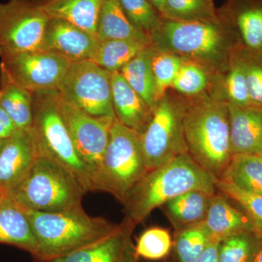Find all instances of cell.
<instances>
[{
  "mask_svg": "<svg viewBox=\"0 0 262 262\" xmlns=\"http://www.w3.org/2000/svg\"><path fill=\"white\" fill-rule=\"evenodd\" d=\"M216 179L198 165L187 153L148 170L127 193L124 206L125 220L134 225L176 196L193 190L215 193Z\"/></svg>",
  "mask_w": 262,
  "mask_h": 262,
  "instance_id": "obj_1",
  "label": "cell"
},
{
  "mask_svg": "<svg viewBox=\"0 0 262 262\" xmlns=\"http://www.w3.org/2000/svg\"><path fill=\"white\" fill-rule=\"evenodd\" d=\"M183 126L188 155L221 180L233 156L227 101L206 97L186 104Z\"/></svg>",
  "mask_w": 262,
  "mask_h": 262,
  "instance_id": "obj_2",
  "label": "cell"
},
{
  "mask_svg": "<svg viewBox=\"0 0 262 262\" xmlns=\"http://www.w3.org/2000/svg\"><path fill=\"white\" fill-rule=\"evenodd\" d=\"M30 222L37 244L34 259L62 257L104 239L119 224L102 217H93L82 206L58 213L24 209Z\"/></svg>",
  "mask_w": 262,
  "mask_h": 262,
  "instance_id": "obj_3",
  "label": "cell"
},
{
  "mask_svg": "<svg viewBox=\"0 0 262 262\" xmlns=\"http://www.w3.org/2000/svg\"><path fill=\"white\" fill-rule=\"evenodd\" d=\"M87 192L70 169L39 149L28 174L7 196L23 209L58 213L82 206Z\"/></svg>",
  "mask_w": 262,
  "mask_h": 262,
  "instance_id": "obj_4",
  "label": "cell"
},
{
  "mask_svg": "<svg viewBox=\"0 0 262 262\" xmlns=\"http://www.w3.org/2000/svg\"><path fill=\"white\" fill-rule=\"evenodd\" d=\"M148 170L140 136L115 118L102 159L93 173L91 192L110 193L122 204Z\"/></svg>",
  "mask_w": 262,
  "mask_h": 262,
  "instance_id": "obj_5",
  "label": "cell"
},
{
  "mask_svg": "<svg viewBox=\"0 0 262 262\" xmlns=\"http://www.w3.org/2000/svg\"><path fill=\"white\" fill-rule=\"evenodd\" d=\"M57 90L32 93V129L38 147L70 169L85 190L91 192L93 170L80 158L58 106Z\"/></svg>",
  "mask_w": 262,
  "mask_h": 262,
  "instance_id": "obj_6",
  "label": "cell"
},
{
  "mask_svg": "<svg viewBox=\"0 0 262 262\" xmlns=\"http://www.w3.org/2000/svg\"><path fill=\"white\" fill-rule=\"evenodd\" d=\"M57 91L63 101L89 115L115 118L112 72L91 60L71 63Z\"/></svg>",
  "mask_w": 262,
  "mask_h": 262,
  "instance_id": "obj_7",
  "label": "cell"
},
{
  "mask_svg": "<svg viewBox=\"0 0 262 262\" xmlns=\"http://www.w3.org/2000/svg\"><path fill=\"white\" fill-rule=\"evenodd\" d=\"M185 106L165 97L157 104L149 125L140 136L149 170L187 153L183 126Z\"/></svg>",
  "mask_w": 262,
  "mask_h": 262,
  "instance_id": "obj_8",
  "label": "cell"
},
{
  "mask_svg": "<svg viewBox=\"0 0 262 262\" xmlns=\"http://www.w3.org/2000/svg\"><path fill=\"white\" fill-rule=\"evenodd\" d=\"M49 20L34 0L0 3V56L39 50Z\"/></svg>",
  "mask_w": 262,
  "mask_h": 262,
  "instance_id": "obj_9",
  "label": "cell"
},
{
  "mask_svg": "<svg viewBox=\"0 0 262 262\" xmlns=\"http://www.w3.org/2000/svg\"><path fill=\"white\" fill-rule=\"evenodd\" d=\"M152 39H159L176 53L202 60L214 61L227 46L225 31L218 21H186L165 19Z\"/></svg>",
  "mask_w": 262,
  "mask_h": 262,
  "instance_id": "obj_10",
  "label": "cell"
},
{
  "mask_svg": "<svg viewBox=\"0 0 262 262\" xmlns=\"http://www.w3.org/2000/svg\"><path fill=\"white\" fill-rule=\"evenodd\" d=\"M1 57L0 73L29 92L57 90L72 62L37 50Z\"/></svg>",
  "mask_w": 262,
  "mask_h": 262,
  "instance_id": "obj_11",
  "label": "cell"
},
{
  "mask_svg": "<svg viewBox=\"0 0 262 262\" xmlns=\"http://www.w3.org/2000/svg\"><path fill=\"white\" fill-rule=\"evenodd\" d=\"M58 106L77 154L94 173L102 159L116 117L92 116L63 101L60 95Z\"/></svg>",
  "mask_w": 262,
  "mask_h": 262,
  "instance_id": "obj_12",
  "label": "cell"
},
{
  "mask_svg": "<svg viewBox=\"0 0 262 262\" xmlns=\"http://www.w3.org/2000/svg\"><path fill=\"white\" fill-rule=\"evenodd\" d=\"M39 155L37 140L32 129H18L5 139L0 153V189L6 194L21 182L32 168Z\"/></svg>",
  "mask_w": 262,
  "mask_h": 262,
  "instance_id": "obj_13",
  "label": "cell"
},
{
  "mask_svg": "<svg viewBox=\"0 0 262 262\" xmlns=\"http://www.w3.org/2000/svg\"><path fill=\"white\" fill-rule=\"evenodd\" d=\"M136 227L124 219L113 233L92 246L62 257L34 262H139L132 238Z\"/></svg>",
  "mask_w": 262,
  "mask_h": 262,
  "instance_id": "obj_14",
  "label": "cell"
},
{
  "mask_svg": "<svg viewBox=\"0 0 262 262\" xmlns=\"http://www.w3.org/2000/svg\"><path fill=\"white\" fill-rule=\"evenodd\" d=\"M99 39L65 20L50 19L39 50L59 55L73 63L90 60Z\"/></svg>",
  "mask_w": 262,
  "mask_h": 262,
  "instance_id": "obj_15",
  "label": "cell"
},
{
  "mask_svg": "<svg viewBox=\"0 0 262 262\" xmlns=\"http://www.w3.org/2000/svg\"><path fill=\"white\" fill-rule=\"evenodd\" d=\"M231 150L234 155L262 153V108L236 106L227 102Z\"/></svg>",
  "mask_w": 262,
  "mask_h": 262,
  "instance_id": "obj_16",
  "label": "cell"
},
{
  "mask_svg": "<svg viewBox=\"0 0 262 262\" xmlns=\"http://www.w3.org/2000/svg\"><path fill=\"white\" fill-rule=\"evenodd\" d=\"M112 96L117 120L138 135H142L154 110L131 89L120 72H112Z\"/></svg>",
  "mask_w": 262,
  "mask_h": 262,
  "instance_id": "obj_17",
  "label": "cell"
},
{
  "mask_svg": "<svg viewBox=\"0 0 262 262\" xmlns=\"http://www.w3.org/2000/svg\"><path fill=\"white\" fill-rule=\"evenodd\" d=\"M203 223L213 241H221L241 232H254L245 212L219 191L211 196Z\"/></svg>",
  "mask_w": 262,
  "mask_h": 262,
  "instance_id": "obj_18",
  "label": "cell"
},
{
  "mask_svg": "<svg viewBox=\"0 0 262 262\" xmlns=\"http://www.w3.org/2000/svg\"><path fill=\"white\" fill-rule=\"evenodd\" d=\"M34 1L50 19L70 22L97 37L98 17L103 0Z\"/></svg>",
  "mask_w": 262,
  "mask_h": 262,
  "instance_id": "obj_19",
  "label": "cell"
},
{
  "mask_svg": "<svg viewBox=\"0 0 262 262\" xmlns=\"http://www.w3.org/2000/svg\"><path fill=\"white\" fill-rule=\"evenodd\" d=\"M0 244L24 250L33 256L37 244L25 211L9 198L0 201Z\"/></svg>",
  "mask_w": 262,
  "mask_h": 262,
  "instance_id": "obj_20",
  "label": "cell"
},
{
  "mask_svg": "<svg viewBox=\"0 0 262 262\" xmlns=\"http://www.w3.org/2000/svg\"><path fill=\"white\" fill-rule=\"evenodd\" d=\"M213 194L203 190L190 191L166 202L160 208L177 230L203 222Z\"/></svg>",
  "mask_w": 262,
  "mask_h": 262,
  "instance_id": "obj_21",
  "label": "cell"
},
{
  "mask_svg": "<svg viewBox=\"0 0 262 262\" xmlns=\"http://www.w3.org/2000/svg\"><path fill=\"white\" fill-rule=\"evenodd\" d=\"M100 41L134 39L152 43V39L136 29L122 9L120 0H103L97 25Z\"/></svg>",
  "mask_w": 262,
  "mask_h": 262,
  "instance_id": "obj_22",
  "label": "cell"
},
{
  "mask_svg": "<svg viewBox=\"0 0 262 262\" xmlns=\"http://www.w3.org/2000/svg\"><path fill=\"white\" fill-rule=\"evenodd\" d=\"M155 52L152 46L146 48L120 72L131 89L153 110L158 104L155 99V82L151 69V59Z\"/></svg>",
  "mask_w": 262,
  "mask_h": 262,
  "instance_id": "obj_23",
  "label": "cell"
},
{
  "mask_svg": "<svg viewBox=\"0 0 262 262\" xmlns=\"http://www.w3.org/2000/svg\"><path fill=\"white\" fill-rule=\"evenodd\" d=\"M152 43L134 39L100 41L91 61L110 72H120L140 52Z\"/></svg>",
  "mask_w": 262,
  "mask_h": 262,
  "instance_id": "obj_24",
  "label": "cell"
},
{
  "mask_svg": "<svg viewBox=\"0 0 262 262\" xmlns=\"http://www.w3.org/2000/svg\"><path fill=\"white\" fill-rule=\"evenodd\" d=\"M232 18L245 47L262 52V0H234Z\"/></svg>",
  "mask_w": 262,
  "mask_h": 262,
  "instance_id": "obj_25",
  "label": "cell"
},
{
  "mask_svg": "<svg viewBox=\"0 0 262 262\" xmlns=\"http://www.w3.org/2000/svg\"><path fill=\"white\" fill-rule=\"evenodd\" d=\"M213 241L204 223L188 226L174 232L171 250L166 262H194Z\"/></svg>",
  "mask_w": 262,
  "mask_h": 262,
  "instance_id": "obj_26",
  "label": "cell"
},
{
  "mask_svg": "<svg viewBox=\"0 0 262 262\" xmlns=\"http://www.w3.org/2000/svg\"><path fill=\"white\" fill-rule=\"evenodd\" d=\"M0 105L20 130L32 128V93L22 89L0 73Z\"/></svg>",
  "mask_w": 262,
  "mask_h": 262,
  "instance_id": "obj_27",
  "label": "cell"
},
{
  "mask_svg": "<svg viewBox=\"0 0 262 262\" xmlns=\"http://www.w3.org/2000/svg\"><path fill=\"white\" fill-rule=\"evenodd\" d=\"M221 180L262 195V161L258 155H234Z\"/></svg>",
  "mask_w": 262,
  "mask_h": 262,
  "instance_id": "obj_28",
  "label": "cell"
},
{
  "mask_svg": "<svg viewBox=\"0 0 262 262\" xmlns=\"http://www.w3.org/2000/svg\"><path fill=\"white\" fill-rule=\"evenodd\" d=\"M163 17L186 21H218L211 0H165Z\"/></svg>",
  "mask_w": 262,
  "mask_h": 262,
  "instance_id": "obj_29",
  "label": "cell"
},
{
  "mask_svg": "<svg viewBox=\"0 0 262 262\" xmlns=\"http://www.w3.org/2000/svg\"><path fill=\"white\" fill-rule=\"evenodd\" d=\"M260 236L255 232H244L222 239L219 245V262H252Z\"/></svg>",
  "mask_w": 262,
  "mask_h": 262,
  "instance_id": "obj_30",
  "label": "cell"
},
{
  "mask_svg": "<svg viewBox=\"0 0 262 262\" xmlns=\"http://www.w3.org/2000/svg\"><path fill=\"white\" fill-rule=\"evenodd\" d=\"M217 191L239 206L252 224L253 230L262 237V195L251 194L222 180H216Z\"/></svg>",
  "mask_w": 262,
  "mask_h": 262,
  "instance_id": "obj_31",
  "label": "cell"
},
{
  "mask_svg": "<svg viewBox=\"0 0 262 262\" xmlns=\"http://www.w3.org/2000/svg\"><path fill=\"white\" fill-rule=\"evenodd\" d=\"M122 9L136 29L152 39L163 23V17L148 0H120Z\"/></svg>",
  "mask_w": 262,
  "mask_h": 262,
  "instance_id": "obj_32",
  "label": "cell"
},
{
  "mask_svg": "<svg viewBox=\"0 0 262 262\" xmlns=\"http://www.w3.org/2000/svg\"><path fill=\"white\" fill-rule=\"evenodd\" d=\"M183 61L173 53L158 52L155 50L151 59V69L155 82V99L158 103L164 97L167 89L172 85Z\"/></svg>",
  "mask_w": 262,
  "mask_h": 262,
  "instance_id": "obj_33",
  "label": "cell"
},
{
  "mask_svg": "<svg viewBox=\"0 0 262 262\" xmlns=\"http://www.w3.org/2000/svg\"><path fill=\"white\" fill-rule=\"evenodd\" d=\"M172 241L168 231L160 227L146 229L137 239L136 252L139 258L148 260H160L166 258L172 248Z\"/></svg>",
  "mask_w": 262,
  "mask_h": 262,
  "instance_id": "obj_34",
  "label": "cell"
},
{
  "mask_svg": "<svg viewBox=\"0 0 262 262\" xmlns=\"http://www.w3.org/2000/svg\"><path fill=\"white\" fill-rule=\"evenodd\" d=\"M238 53L244 64L251 103L262 108V52L244 47L239 48Z\"/></svg>",
  "mask_w": 262,
  "mask_h": 262,
  "instance_id": "obj_35",
  "label": "cell"
},
{
  "mask_svg": "<svg viewBox=\"0 0 262 262\" xmlns=\"http://www.w3.org/2000/svg\"><path fill=\"white\" fill-rule=\"evenodd\" d=\"M238 50L236 51L231 70L226 79V93L228 98L227 102L246 107L253 105L248 93L244 64L239 57Z\"/></svg>",
  "mask_w": 262,
  "mask_h": 262,
  "instance_id": "obj_36",
  "label": "cell"
},
{
  "mask_svg": "<svg viewBox=\"0 0 262 262\" xmlns=\"http://www.w3.org/2000/svg\"><path fill=\"white\" fill-rule=\"evenodd\" d=\"M208 77L200 66L183 62L171 87L183 94L194 96L206 89Z\"/></svg>",
  "mask_w": 262,
  "mask_h": 262,
  "instance_id": "obj_37",
  "label": "cell"
},
{
  "mask_svg": "<svg viewBox=\"0 0 262 262\" xmlns=\"http://www.w3.org/2000/svg\"><path fill=\"white\" fill-rule=\"evenodd\" d=\"M18 130L8 114L0 105V139L11 137Z\"/></svg>",
  "mask_w": 262,
  "mask_h": 262,
  "instance_id": "obj_38",
  "label": "cell"
},
{
  "mask_svg": "<svg viewBox=\"0 0 262 262\" xmlns=\"http://www.w3.org/2000/svg\"><path fill=\"white\" fill-rule=\"evenodd\" d=\"M219 245L220 241H211L204 252L194 262H219Z\"/></svg>",
  "mask_w": 262,
  "mask_h": 262,
  "instance_id": "obj_39",
  "label": "cell"
},
{
  "mask_svg": "<svg viewBox=\"0 0 262 262\" xmlns=\"http://www.w3.org/2000/svg\"><path fill=\"white\" fill-rule=\"evenodd\" d=\"M151 5L154 6L155 9L158 10V13L163 17L164 5H165V0H148Z\"/></svg>",
  "mask_w": 262,
  "mask_h": 262,
  "instance_id": "obj_40",
  "label": "cell"
},
{
  "mask_svg": "<svg viewBox=\"0 0 262 262\" xmlns=\"http://www.w3.org/2000/svg\"><path fill=\"white\" fill-rule=\"evenodd\" d=\"M252 262H262V237H260L259 244H258Z\"/></svg>",
  "mask_w": 262,
  "mask_h": 262,
  "instance_id": "obj_41",
  "label": "cell"
},
{
  "mask_svg": "<svg viewBox=\"0 0 262 262\" xmlns=\"http://www.w3.org/2000/svg\"><path fill=\"white\" fill-rule=\"evenodd\" d=\"M5 198H7L6 193H5L3 189H0V201L4 200Z\"/></svg>",
  "mask_w": 262,
  "mask_h": 262,
  "instance_id": "obj_42",
  "label": "cell"
},
{
  "mask_svg": "<svg viewBox=\"0 0 262 262\" xmlns=\"http://www.w3.org/2000/svg\"><path fill=\"white\" fill-rule=\"evenodd\" d=\"M5 139H0V153L3 149V145H4Z\"/></svg>",
  "mask_w": 262,
  "mask_h": 262,
  "instance_id": "obj_43",
  "label": "cell"
},
{
  "mask_svg": "<svg viewBox=\"0 0 262 262\" xmlns=\"http://www.w3.org/2000/svg\"><path fill=\"white\" fill-rule=\"evenodd\" d=\"M258 156L259 157L260 159H261L262 161V153H261L260 155H258Z\"/></svg>",
  "mask_w": 262,
  "mask_h": 262,
  "instance_id": "obj_44",
  "label": "cell"
}]
</instances>
